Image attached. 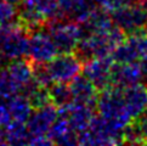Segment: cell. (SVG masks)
Here are the masks:
<instances>
[{
  "label": "cell",
  "mask_w": 147,
  "mask_h": 146,
  "mask_svg": "<svg viewBox=\"0 0 147 146\" xmlns=\"http://www.w3.org/2000/svg\"><path fill=\"white\" fill-rule=\"evenodd\" d=\"M59 54L74 53L76 46L83 39L84 30L80 22L67 18H56L45 24Z\"/></svg>",
  "instance_id": "277c9868"
},
{
  "label": "cell",
  "mask_w": 147,
  "mask_h": 146,
  "mask_svg": "<svg viewBox=\"0 0 147 146\" xmlns=\"http://www.w3.org/2000/svg\"><path fill=\"white\" fill-rule=\"evenodd\" d=\"M124 39L125 34L114 24L107 30L92 33L80 39L76 46L74 54L79 57L83 64L96 57L111 56L114 48Z\"/></svg>",
  "instance_id": "6da1fadb"
},
{
  "label": "cell",
  "mask_w": 147,
  "mask_h": 146,
  "mask_svg": "<svg viewBox=\"0 0 147 146\" xmlns=\"http://www.w3.org/2000/svg\"><path fill=\"white\" fill-rule=\"evenodd\" d=\"M128 1H130V3H135L136 0H128Z\"/></svg>",
  "instance_id": "cb8c5ba5"
},
{
  "label": "cell",
  "mask_w": 147,
  "mask_h": 146,
  "mask_svg": "<svg viewBox=\"0 0 147 146\" xmlns=\"http://www.w3.org/2000/svg\"><path fill=\"white\" fill-rule=\"evenodd\" d=\"M111 56L96 57L83 64V74L90 79L98 90L111 87V71L113 66Z\"/></svg>",
  "instance_id": "9c48e42d"
},
{
  "label": "cell",
  "mask_w": 147,
  "mask_h": 146,
  "mask_svg": "<svg viewBox=\"0 0 147 146\" xmlns=\"http://www.w3.org/2000/svg\"><path fill=\"white\" fill-rule=\"evenodd\" d=\"M144 59H146V60H147V53H146V55H145V57H144ZM141 60H142V59H141Z\"/></svg>",
  "instance_id": "d4e9b609"
},
{
  "label": "cell",
  "mask_w": 147,
  "mask_h": 146,
  "mask_svg": "<svg viewBox=\"0 0 147 146\" xmlns=\"http://www.w3.org/2000/svg\"><path fill=\"white\" fill-rule=\"evenodd\" d=\"M27 97L33 108H39V107H43V106L51 103L49 89L43 85H38Z\"/></svg>",
  "instance_id": "44dd1931"
},
{
  "label": "cell",
  "mask_w": 147,
  "mask_h": 146,
  "mask_svg": "<svg viewBox=\"0 0 147 146\" xmlns=\"http://www.w3.org/2000/svg\"><path fill=\"white\" fill-rule=\"evenodd\" d=\"M15 94H20V85L12 78L6 66L0 67V99H9Z\"/></svg>",
  "instance_id": "ffe728a7"
},
{
  "label": "cell",
  "mask_w": 147,
  "mask_h": 146,
  "mask_svg": "<svg viewBox=\"0 0 147 146\" xmlns=\"http://www.w3.org/2000/svg\"><path fill=\"white\" fill-rule=\"evenodd\" d=\"M0 145H6V138H5L4 127H0Z\"/></svg>",
  "instance_id": "603a6c76"
},
{
  "label": "cell",
  "mask_w": 147,
  "mask_h": 146,
  "mask_svg": "<svg viewBox=\"0 0 147 146\" xmlns=\"http://www.w3.org/2000/svg\"><path fill=\"white\" fill-rule=\"evenodd\" d=\"M12 121L5 99H0V127H5Z\"/></svg>",
  "instance_id": "7402d4cb"
},
{
  "label": "cell",
  "mask_w": 147,
  "mask_h": 146,
  "mask_svg": "<svg viewBox=\"0 0 147 146\" xmlns=\"http://www.w3.org/2000/svg\"><path fill=\"white\" fill-rule=\"evenodd\" d=\"M73 101L95 106L98 97V89L85 74H78L69 82Z\"/></svg>",
  "instance_id": "4fadbf2b"
},
{
  "label": "cell",
  "mask_w": 147,
  "mask_h": 146,
  "mask_svg": "<svg viewBox=\"0 0 147 146\" xmlns=\"http://www.w3.org/2000/svg\"><path fill=\"white\" fill-rule=\"evenodd\" d=\"M96 111L101 117L122 130L127 128L133 119L125 105L123 89L115 87H108L101 90L97 97Z\"/></svg>",
  "instance_id": "7a4b0ae2"
},
{
  "label": "cell",
  "mask_w": 147,
  "mask_h": 146,
  "mask_svg": "<svg viewBox=\"0 0 147 146\" xmlns=\"http://www.w3.org/2000/svg\"><path fill=\"white\" fill-rule=\"evenodd\" d=\"M113 23L125 35H131L140 32H146L147 12L138 3H130L111 12Z\"/></svg>",
  "instance_id": "8992f818"
},
{
  "label": "cell",
  "mask_w": 147,
  "mask_h": 146,
  "mask_svg": "<svg viewBox=\"0 0 147 146\" xmlns=\"http://www.w3.org/2000/svg\"><path fill=\"white\" fill-rule=\"evenodd\" d=\"M48 89L51 103H54L57 108L65 107L73 101L69 83H52Z\"/></svg>",
  "instance_id": "ac0fdd59"
},
{
  "label": "cell",
  "mask_w": 147,
  "mask_h": 146,
  "mask_svg": "<svg viewBox=\"0 0 147 146\" xmlns=\"http://www.w3.org/2000/svg\"><path fill=\"white\" fill-rule=\"evenodd\" d=\"M95 106L72 101L67 106L59 108V114L65 117L69 123V126L78 134H80L89 127L91 119L95 116Z\"/></svg>",
  "instance_id": "7c38bea8"
},
{
  "label": "cell",
  "mask_w": 147,
  "mask_h": 146,
  "mask_svg": "<svg viewBox=\"0 0 147 146\" xmlns=\"http://www.w3.org/2000/svg\"><path fill=\"white\" fill-rule=\"evenodd\" d=\"M123 91L125 105L131 117L135 118L147 111V88L145 85L136 84L123 89Z\"/></svg>",
  "instance_id": "5bb4252c"
},
{
  "label": "cell",
  "mask_w": 147,
  "mask_h": 146,
  "mask_svg": "<svg viewBox=\"0 0 147 146\" xmlns=\"http://www.w3.org/2000/svg\"><path fill=\"white\" fill-rule=\"evenodd\" d=\"M145 30H146V33H147V23H146V27H145Z\"/></svg>",
  "instance_id": "484cf974"
},
{
  "label": "cell",
  "mask_w": 147,
  "mask_h": 146,
  "mask_svg": "<svg viewBox=\"0 0 147 146\" xmlns=\"http://www.w3.org/2000/svg\"><path fill=\"white\" fill-rule=\"evenodd\" d=\"M59 54L45 26L29 32L27 57L30 64H46Z\"/></svg>",
  "instance_id": "52a82bcc"
},
{
  "label": "cell",
  "mask_w": 147,
  "mask_h": 146,
  "mask_svg": "<svg viewBox=\"0 0 147 146\" xmlns=\"http://www.w3.org/2000/svg\"><path fill=\"white\" fill-rule=\"evenodd\" d=\"M6 144L10 145H27L30 144L32 134L27 128L26 122L11 121L4 127Z\"/></svg>",
  "instance_id": "e0dca14e"
},
{
  "label": "cell",
  "mask_w": 147,
  "mask_h": 146,
  "mask_svg": "<svg viewBox=\"0 0 147 146\" xmlns=\"http://www.w3.org/2000/svg\"><path fill=\"white\" fill-rule=\"evenodd\" d=\"M20 24L18 6L9 0H0V28Z\"/></svg>",
  "instance_id": "d6986e66"
},
{
  "label": "cell",
  "mask_w": 147,
  "mask_h": 146,
  "mask_svg": "<svg viewBox=\"0 0 147 146\" xmlns=\"http://www.w3.org/2000/svg\"><path fill=\"white\" fill-rule=\"evenodd\" d=\"M145 76L140 61L129 64H113L111 71V87L127 89L129 87L141 84Z\"/></svg>",
  "instance_id": "8fae6325"
},
{
  "label": "cell",
  "mask_w": 147,
  "mask_h": 146,
  "mask_svg": "<svg viewBox=\"0 0 147 146\" xmlns=\"http://www.w3.org/2000/svg\"><path fill=\"white\" fill-rule=\"evenodd\" d=\"M29 33L21 24L0 28V67L27 56Z\"/></svg>",
  "instance_id": "3957f363"
},
{
  "label": "cell",
  "mask_w": 147,
  "mask_h": 146,
  "mask_svg": "<svg viewBox=\"0 0 147 146\" xmlns=\"http://www.w3.org/2000/svg\"><path fill=\"white\" fill-rule=\"evenodd\" d=\"M5 100H6V105L12 121L27 122L28 117L33 111V107L27 96L23 94H15Z\"/></svg>",
  "instance_id": "2e32d148"
},
{
  "label": "cell",
  "mask_w": 147,
  "mask_h": 146,
  "mask_svg": "<svg viewBox=\"0 0 147 146\" xmlns=\"http://www.w3.org/2000/svg\"><path fill=\"white\" fill-rule=\"evenodd\" d=\"M45 66L52 83H69L83 71V62L74 53L56 55Z\"/></svg>",
  "instance_id": "ba28073f"
},
{
  "label": "cell",
  "mask_w": 147,
  "mask_h": 146,
  "mask_svg": "<svg viewBox=\"0 0 147 146\" xmlns=\"http://www.w3.org/2000/svg\"><path fill=\"white\" fill-rule=\"evenodd\" d=\"M48 137L52 144L59 145H76L79 144V134L73 129L68 121L59 114V117L52 124Z\"/></svg>",
  "instance_id": "9a60e30c"
},
{
  "label": "cell",
  "mask_w": 147,
  "mask_h": 146,
  "mask_svg": "<svg viewBox=\"0 0 147 146\" xmlns=\"http://www.w3.org/2000/svg\"><path fill=\"white\" fill-rule=\"evenodd\" d=\"M57 117H59V108L54 103H49L39 108H33L26 122L27 128L32 134V138L48 135Z\"/></svg>",
  "instance_id": "30bf717a"
},
{
  "label": "cell",
  "mask_w": 147,
  "mask_h": 146,
  "mask_svg": "<svg viewBox=\"0 0 147 146\" xmlns=\"http://www.w3.org/2000/svg\"><path fill=\"white\" fill-rule=\"evenodd\" d=\"M83 145H113L124 144V130L117 128L103 117L94 116L89 127L79 134Z\"/></svg>",
  "instance_id": "5b68a950"
}]
</instances>
